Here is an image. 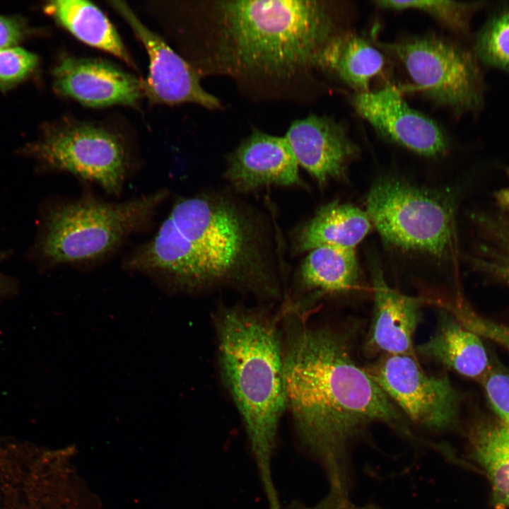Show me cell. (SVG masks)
Segmentation results:
<instances>
[{"label": "cell", "mask_w": 509, "mask_h": 509, "mask_svg": "<svg viewBox=\"0 0 509 509\" xmlns=\"http://www.w3.org/2000/svg\"><path fill=\"white\" fill-rule=\"evenodd\" d=\"M473 448L497 496L509 507V429L502 424L479 428L474 435Z\"/></svg>", "instance_id": "obj_21"}, {"label": "cell", "mask_w": 509, "mask_h": 509, "mask_svg": "<svg viewBox=\"0 0 509 509\" xmlns=\"http://www.w3.org/2000/svg\"><path fill=\"white\" fill-rule=\"evenodd\" d=\"M373 314L366 346L384 354H414L412 340L424 299L391 288L382 271L372 269Z\"/></svg>", "instance_id": "obj_15"}, {"label": "cell", "mask_w": 509, "mask_h": 509, "mask_svg": "<svg viewBox=\"0 0 509 509\" xmlns=\"http://www.w3.org/2000/svg\"><path fill=\"white\" fill-rule=\"evenodd\" d=\"M284 137L299 166L320 186L345 179L348 165L358 153L344 127L324 116L310 115L294 121Z\"/></svg>", "instance_id": "obj_14"}, {"label": "cell", "mask_w": 509, "mask_h": 509, "mask_svg": "<svg viewBox=\"0 0 509 509\" xmlns=\"http://www.w3.org/2000/svg\"><path fill=\"white\" fill-rule=\"evenodd\" d=\"M224 177L238 192L300 186L299 165L284 136L254 131L229 156Z\"/></svg>", "instance_id": "obj_13"}, {"label": "cell", "mask_w": 509, "mask_h": 509, "mask_svg": "<svg viewBox=\"0 0 509 509\" xmlns=\"http://www.w3.org/2000/svg\"><path fill=\"white\" fill-rule=\"evenodd\" d=\"M31 152L47 169L94 183L115 197L122 193L134 165L130 146L118 131L76 119L50 129Z\"/></svg>", "instance_id": "obj_7"}, {"label": "cell", "mask_w": 509, "mask_h": 509, "mask_svg": "<svg viewBox=\"0 0 509 509\" xmlns=\"http://www.w3.org/2000/svg\"><path fill=\"white\" fill-rule=\"evenodd\" d=\"M498 203L503 209L509 211V187L505 188L496 194Z\"/></svg>", "instance_id": "obj_28"}, {"label": "cell", "mask_w": 509, "mask_h": 509, "mask_svg": "<svg viewBox=\"0 0 509 509\" xmlns=\"http://www.w3.org/2000/svg\"><path fill=\"white\" fill-rule=\"evenodd\" d=\"M346 333L298 322L283 347L286 408L305 447L325 467L331 492L349 488L348 447L380 422L410 433L405 417L355 361Z\"/></svg>", "instance_id": "obj_2"}, {"label": "cell", "mask_w": 509, "mask_h": 509, "mask_svg": "<svg viewBox=\"0 0 509 509\" xmlns=\"http://www.w3.org/2000/svg\"><path fill=\"white\" fill-rule=\"evenodd\" d=\"M365 369L414 423L435 431L445 430L455 423L459 392L446 375L426 373L414 354H384Z\"/></svg>", "instance_id": "obj_9"}, {"label": "cell", "mask_w": 509, "mask_h": 509, "mask_svg": "<svg viewBox=\"0 0 509 509\" xmlns=\"http://www.w3.org/2000/svg\"><path fill=\"white\" fill-rule=\"evenodd\" d=\"M416 351L467 378H481L488 370V358L479 336L443 309L435 332Z\"/></svg>", "instance_id": "obj_17"}, {"label": "cell", "mask_w": 509, "mask_h": 509, "mask_svg": "<svg viewBox=\"0 0 509 509\" xmlns=\"http://www.w3.org/2000/svg\"><path fill=\"white\" fill-rule=\"evenodd\" d=\"M52 77L59 95L90 107H134L145 95L143 80L100 59L63 56Z\"/></svg>", "instance_id": "obj_12"}, {"label": "cell", "mask_w": 509, "mask_h": 509, "mask_svg": "<svg viewBox=\"0 0 509 509\" xmlns=\"http://www.w3.org/2000/svg\"><path fill=\"white\" fill-rule=\"evenodd\" d=\"M122 266L186 290L230 286L269 296L279 291L268 221L226 192L179 199L154 235L127 255Z\"/></svg>", "instance_id": "obj_1"}, {"label": "cell", "mask_w": 509, "mask_h": 509, "mask_svg": "<svg viewBox=\"0 0 509 509\" xmlns=\"http://www.w3.org/2000/svg\"><path fill=\"white\" fill-rule=\"evenodd\" d=\"M5 254H2L0 252V264L4 259ZM11 280L3 275L0 272V294L6 293L11 291Z\"/></svg>", "instance_id": "obj_27"}, {"label": "cell", "mask_w": 509, "mask_h": 509, "mask_svg": "<svg viewBox=\"0 0 509 509\" xmlns=\"http://www.w3.org/2000/svg\"><path fill=\"white\" fill-rule=\"evenodd\" d=\"M380 8L404 10L416 9L428 13L449 27L463 30L472 6L455 1L414 0V1H376Z\"/></svg>", "instance_id": "obj_23"}, {"label": "cell", "mask_w": 509, "mask_h": 509, "mask_svg": "<svg viewBox=\"0 0 509 509\" xmlns=\"http://www.w3.org/2000/svg\"><path fill=\"white\" fill-rule=\"evenodd\" d=\"M366 211L352 204L333 201L322 206L293 236L297 252L322 246L355 250L371 229Z\"/></svg>", "instance_id": "obj_16"}, {"label": "cell", "mask_w": 509, "mask_h": 509, "mask_svg": "<svg viewBox=\"0 0 509 509\" xmlns=\"http://www.w3.org/2000/svg\"><path fill=\"white\" fill-rule=\"evenodd\" d=\"M366 212L382 239L396 248L441 257L452 246L454 206L446 194L383 177L369 191Z\"/></svg>", "instance_id": "obj_6"}, {"label": "cell", "mask_w": 509, "mask_h": 509, "mask_svg": "<svg viewBox=\"0 0 509 509\" xmlns=\"http://www.w3.org/2000/svg\"><path fill=\"white\" fill-rule=\"evenodd\" d=\"M216 327L221 375L267 481L278 426L286 409L277 323L263 312L233 307L218 313Z\"/></svg>", "instance_id": "obj_4"}, {"label": "cell", "mask_w": 509, "mask_h": 509, "mask_svg": "<svg viewBox=\"0 0 509 509\" xmlns=\"http://www.w3.org/2000/svg\"><path fill=\"white\" fill-rule=\"evenodd\" d=\"M213 58L236 76L290 78L309 66L335 33L322 2L232 0L216 3Z\"/></svg>", "instance_id": "obj_3"}, {"label": "cell", "mask_w": 509, "mask_h": 509, "mask_svg": "<svg viewBox=\"0 0 509 509\" xmlns=\"http://www.w3.org/2000/svg\"><path fill=\"white\" fill-rule=\"evenodd\" d=\"M45 11L78 40L134 66L115 26L103 11L91 2L52 1L46 6Z\"/></svg>", "instance_id": "obj_19"}, {"label": "cell", "mask_w": 509, "mask_h": 509, "mask_svg": "<svg viewBox=\"0 0 509 509\" xmlns=\"http://www.w3.org/2000/svg\"><path fill=\"white\" fill-rule=\"evenodd\" d=\"M385 64L383 54L352 33L334 34L318 50L312 66L332 74L357 93L368 91L371 80Z\"/></svg>", "instance_id": "obj_18"}, {"label": "cell", "mask_w": 509, "mask_h": 509, "mask_svg": "<svg viewBox=\"0 0 509 509\" xmlns=\"http://www.w3.org/2000/svg\"><path fill=\"white\" fill-rule=\"evenodd\" d=\"M352 104L357 113L380 134L424 156H438L447 139L433 119L410 107L394 87L356 93Z\"/></svg>", "instance_id": "obj_11"}, {"label": "cell", "mask_w": 509, "mask_h": 509, "mask_svg": "<svg viewBox=\"0 0 509 509\" xmlns=\"http://www.w3.org/2000/svg\"><path fill=\"white\" fill-rule=\"evenodd\" d=\"M169 191L121 201H105L90 192L64 199L45 216L38 242L42 258L51 266H91L107 260L132 235L152 223Z\"/></svg>", "instance_id": "obj_5"}, {"label": "cell", "mask_w": 509, "mask_h": 509, "mask_svg": "<svg viewBox=\"0 0 509 509\" xmlns=\"http://www.w3.org/2000/svg\"><path fill=\"white\" fill-rule=\"evenodd\" d=\"M475 50L488 64L509 71V10L486 23L478 34Z\"/></svg>", "instance_id": "obj_22"}, {"label": "cell", "mask_w": 509, "mask_h": 509, "mask_svg": "<svg viewBox=\"0 0 509 509\" xmlns=\"http://www.w3.org/2000/svg\"><path fill=\"white\" fill-rule=\"evenodd\" d=\"M298 276L304 288L315 294H339L354 288L359 277L355 250L322 246L308 252Z\"/></svg>", "instance_id": "obj_20"}, {"label": "cell", "mask_w": 509, "mask_h": 509, "mask_svg": "<svg viewBox=\"0 0 509 509\" xmlns=\"http://www.w3.org/2000/svg\"><path fill=\"white\" fill-rule=\"evenodd\" d=\"M481 380L493 410L501 424L509 429V373L501 369H488Z\"/></svg>", "instance_id": "obj_25"}, {"label": "cell", "mask_w": 509, "mask_h": 509, "mask_svg": "<svg viewBox=\"0 0 509 509\" xmlns=\"http://www.w3.org/2000/svg\"><path fill=\"white\" fill-rule=\"evenodd\" d=\"M387 47L402 63L416 89L436 103L457 110L480 103V73L468 51L434 36L412 37Z\"/></svg>", "instance_id": "obj_8"}, {"label": "cell", "mask_w": 509, "mask_h": 509, "mask_svg": "<svg viewBox=\"0 0 509 509\" xmlns=\"http://www.w3.org/2000/svg\"><path fill=\"white\" fill-rule=\"evenodd\" d=\"M37 64V57L18 47L0 49V86L13 85L30 74Z\"/></svg>", "instance_id": "obj_24"}, {"label": "cell", "mask_w": 509, "mask_h": 509, "mask_svg": "<svg viewBox=\"0 0 509 509\" xmlns=\"http://www.w3.org/2000/svg\"><path fill=\"white\" fill-rule=\"evenodd\" d=\"M22 34V28L16 21L0 16V49L16 45Z\"/></svg>", "instance_id": "obj_26"}, {"label": "cell", "mask_w": 509, "mask_h": 509, "mask_svg": "<svg viewBox=\"0 0 509 509\" xmlns=\"http://www.w3.org/2000/svg\"><path fill=\"white\" fill-rule=\"evenodd\" d=\"M142 43L149 60L144 94L166 105L194 103L208 109L220 107L216 97L205 90L197 71L158 35L148 28L124 1H110Z\"/></svg>", "instance_id": "obj_10"}]
</instances>
